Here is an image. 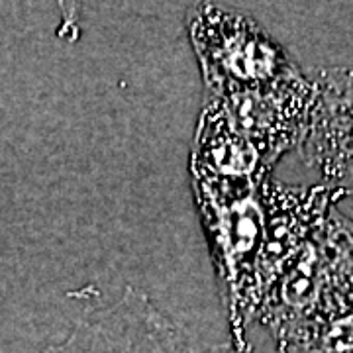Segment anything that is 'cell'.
<instances>
[{"instance_id": "2", "label": "cell", "mask_w": 353, "mask_h": 353, "mask_svg": "<svg viewBox=\"0 0 353 353\" xmlns=\"http://www.w3.org/2000/svg\"><path fill=\"white\" fill-rule=\"evenodd\" d=\"M187 34L204 94L259 87L299 71L261 26L226 6L212 2L190 6Z\"/></svg>"}, {"instance_id": "3", "label": "cell", "mask_w": 353, "mask_h": 353, "mask_svg": "<svg viewBox=\"0 0 353 353\" xmlns=\"http://www.w3.org/2000/svg\"><path fill=\"white\" fill-rule=\"evenodd\" d=\"M218 102L230 124L259 152L267 169L303 138L316 87L301 71L252 88L204 94Z\"/></svg>"}, {"instance_id": "1", "label": "cell", "mask_w": 353, "mask_h": 353, "mask_svg": "<svg viewBox=\"0 0 353 353\" xmlns=\"http://www.w3.org/2000/svg\"><path fill=\"white\" fill-rule=\"evenodd\" d=\"M194 204L226 306L228 343L252 352L248 332L259 310L257 259L265 238L263 187L267 176L218 175L189 169Z\"/></svg>"}]
</instances>
